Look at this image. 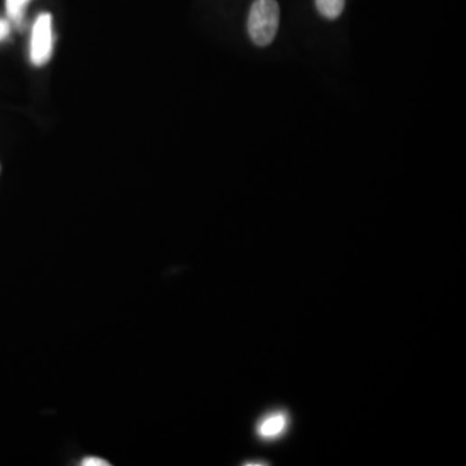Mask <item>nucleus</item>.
Returning a JSON list of instances; mask_svg holds the SVG:
<instances>
[{
	"label": "nucleus",
	"mask_w": 466,
	"mask_h": 466,
	"mask_svg": "<svg viewBox=\"0 0 466 466\" xmlns=\"http://www.w3.org/2000/svg\"><path fill=\"white\" fill-rule=\"evenodd\" d=\"M280 8L276 0H256L250 8L247 32L256 46L266 47L274 42L279 29Z\"/></svg>",
	"instance_id": "obj_1"
},
{
	"label": "nucleus",
	"mask_w": 466,
	"mask_h": 466,
	"mask_svg": "<svg viewBox=\"0 0 466 466\" xmlns=\"http://www.w3.org/2000/svg\"><path fill=\"white\" fill-rule=\"evenodd\" d=\"M53 29L52 16L41 14L35 20L30 39V60L35 67H43L52 58Z\"/></svg>",
	"instance_id": "obj_2"
},
{
	"label": "nucleus",
	"mask_w": 466,
	"mask_h": 466,
	"mask_svg": "<svg viewBox=\"0 0 466 466\" xmlns=\"http://www.w3.org/2000/svg\"><path fill=\"white\" fill-rule=\"evenodd\" d=\"M288 425L289 415L285 411L271 412L256 424V435L262 441H276L285 434Z\"/></svg>",
	"instance_id": "obj_3"
},
{
	"label": "nucleus",
	"mask_w": 466,
	"mask_h": 466,
	"mask_svg": "<svg viewBox=\"0 0 466 466\" xmlns=\"http://www.w3.org/2000/svg\"><path fill=\"white\" fill-rule=\"evenodd\" d=\"M30 2L32 0H5V11H7L8 20L16 28H23Z\"/></svg>",
	"instance_id": "obj_4"
},
{
	"label": "nucleus",
	"mask_w": 466,
	"mask_h": 466,
	"mask_svg": "<svg viewBox=\"0 0 466 466\" xmlns=\"http://www.w3.org/2000/svg\"><path fill=\"white\" fill-rule=\"evenodd\" d=\"M316 7L322 16L336 20L345 8V0H316Z\"/></svg>",
	"instance_id": "obj_5"
},
{
	"label": "nucleus",
	"mask_w": 466,
	"mask_h": 466,
	"mask_svg": "<svg viewBox=\"0 0 466 466\" xmlns=\"http://www.w3.org/2000/svg\"><path fill=\"white\" fill-rule=\"evenodd\" d=\"M12 23L10 20L0 19V42L5 41L11 34Z\"/></svg>",
	"instance_id": "obj_6"
},
{
	"label": "nucleus",
	"mask_w": 466,
	"mask_h": 466,
	"mask_svg": "<svg viewBox=\"0 0 466 466\" xmlns=\"http://www.w3.org/2000/svg\"><path fill=\"white\" fill-rule=\"evenodd\" d=\"M82 465L85 466H109V462L106 461V460L98 459V457H88V459L83 460Z\"/></svg>",
	"instance_id": "obj_7"
}]
</instances>
